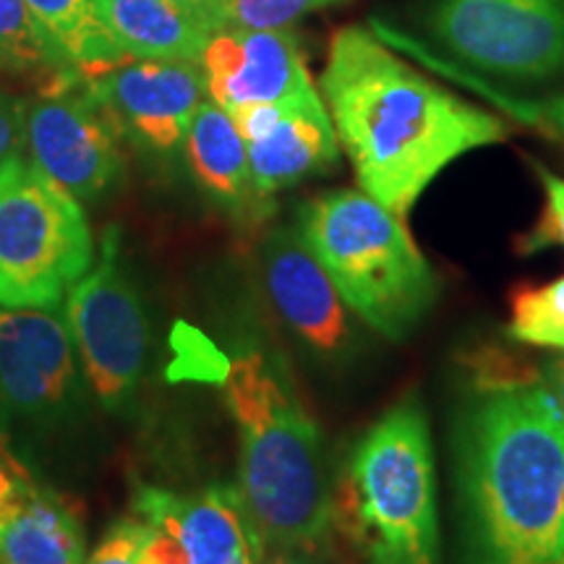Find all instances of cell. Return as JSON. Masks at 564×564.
Masks as SVG:
<instances>
[{
  "mask_svg": "<svg viewBox=\"0 0 564 564\" xmlns=\"http://www.w3.org/2000/svg\"><path fill=\"white\" fill-rule=\"evenodd\" d=\"M322 95L361 188L403 220L449 162L507 137L497 116L426 79L361 26L333 37Z\"/></svg>",
  "mask_w": 564,
  "mask_h": 564,
  "instance_id": "obj_1",
  "label": "cell"
},
{
  "mask_svg": "<svg viewBox=\"0 0 564 564\" xmlns=\"http://www.w3.org/2000/svg\"><path fill=\"white\" fill-rule=\"evenodd\" d=\"M457 481L478 564L564 554V421L539 382L481 387L457 421Z\"/></svg>",
  "mask_w": 564,
  "mask_h": 564,
  "instance_id": "obj_2",
  "label": "cell"
},
{
  "mask_svg": "<svg viewBox=\"0 0 564 564\" xmlns=\"http://www.w3.org/2000/svg\"><path fill=\"white\" fill-rule=\"evenodd\" d=\"M223 390L241 434L238 491L267 552L324 546L335 528V484L319 426L278 358H232Z\"/></svg>",
  "mask_w": 564,
  "mask_h": 564,
  "instance_id": "obj_3",
  "label": "cell"
},
{
  "mask_svg": "<svg viewBox=\"0 0 564 564\" xmlns=\"http://www.w3.org/2000/svg\"><path fill=\"white\" fill-rule=\"evenodd\" d=\"M335 528L371 564H436L434 453L415 398L390 408L358 440L335 486Z\"/></svg>",
  "mask_w": 564,
  "mask_h": 564,
  "instance_id": "obj_4",
  "label": "cell"
},
{
  "mask_svg": "<svg viewBox=\"0 0 564 564\" xmlns=\"http://www.w3.org/2000/svg\"><path fill=\"white\" fill-rule=\"evenodd\" d=\"M299 232L343 301L387 340H405L432 312L440 280L403 217L364 192H327L303 202Z\"/></svg>",
  "mask_w": 564,
  "mask_h": 564,
  "instance_id": "obj_5",
  "label": "cell"
},
{
  "mask_svg": "<svg viewBox=\"0 0 564 564\" xmlns=\"http://www.w3.org/2000/svg\"><path fill=\"white\" fill-rule=\"evenodd\" d=\"M95 238L74 194L32 160L0 165V306L58 312L91 270Z\"/></svg>",
  "mask_w": 564,
  "mask_h": 564,
  "instance_id": "obj_6",
  "label": "cell"
},
{
  "mask_svg": "<svg viewBox=\"0 0 564 564\" xmlns=\"http://www.w3.org/2000/svg\"><path fill=\"white\" fill-rule=\"evenodd\" d=\"M63 308L84 382L105 411L123 413L139 392L150 324L137 285L118 262L112 232L105 238L102 259L70 288Z\"/></svg>",
  "mask_w": 564,
  "mask_h": 564,
  "instance_id": "obj_7",
  "label": "cell"
},
{
  "mask_svg": "<svg viewBox=\"0 0 564 564\" xmlns=\"http://www.w3.org/2000/svg\"><path fill=\"white\" fill-rule=\"evenodd\" d=\"M436 45L491 76L549 79L564 70V0H436Z\"/></svg>",
  "mask_w": 564,
  "mask_h": 564,
  "instance_id": "obj_8",
  "label": "cell"
},
{
  "mask_svg": "<svg viewBox=\"0 0 564 564\" xmlns=\"http://www.w3.org/2000/svg\"><path fill=\"white\" fill-rule=\"evenodd\" d=\"M84 371L66 319L0 306V432L45 434L84 403Z\"/></svg>",
  "mask_w": 564,
  "mask_h": 564,
  "instance_id": "obj_9",
  "label": "cell"
},
{
  "mask_svg": "<svg viewBox=\"0 0 564 564\" xmlns=\"http://www.w3.org/2000/svg\"><path fill=\"white\" fill-rule=\"evenodd\" d=\"M26 110L30 160L79 202H95L121 178V131L79 74H53Z\"/></svg>",
  "mask_w": 564,
  "mask_h": 564,
  "instance_id": "obj_10",
  "label": "cell"
},
{
  "mask_svg": "<svg viewBox=\"0 0 564 564\" xmlns=\"http://www.w3.org/2000/svg\"><path fill=\"white\" fill-rule=\"evenodd\" d=\"M133 512L150 525L139 564H259L267 554L238 486L192 494L141 486Z\"/></svg>",
  "mask_w": 564,
  "mask_h": 564,
  "instance_id": "obj_11",
  "label": "cell"
},
{
  "mask_svg": "<svg viewBox=\"0 0 564 564\" xmlns=\"http://www.w3.org/2000/svg\"><path fill=\"white\" fill-rule=\"evenodd\" d=\"M84 79L121 137L160 158L183 147L207 95L199 61L118 63Z\"/></svg>",
  "mask_w": 564,
  "mask_h": 564,
  "instance_id": "obj_12",
  "label": "cell"
},
{
  "mask_svg": "<svg viewBox=\"0 0 564 564\" xmlns=\"http://www.w3.org/2000/svg\"><path fill=\"white\" fill-rule=\"evenodd\" d=\"M262 278L272 308L306 348L324 358H337L350 348L348 303L303 243L299 228L270 232L262 249Z\"/></svg>",
  "mask_w": 564,
  "mask_h": 564,
  "instance_id": "obj_13",
  "label": "cell"
},
{
  "mask_svg": "<svg viewBox=\"0 0 564 564\" xmlns=\"http://www.w3.org/2000/svg\"><path fill=\"white\" fill-rule=\"evenodd\" d=\"M199 66L207 95L223 110L280 102L314 87L301 45L288 30H228L212 34Z\"/></svg>",
  "mask_w": 564,
  "mask_h": 564,
  "instance_id": "obj_14",
  "label": "cell"
},
{
  "mask_svg": "<svg viewBox=\"0 0 564 564\" xmlns=\"http://www.w3.org/2000/svg\"><path fill=\"white\" fill-rule=\"evenodd\" d=\"M337 131L314 87L285 97L278 118L262 137L246 141L253 188L272 202L282 188L337 165Z\"/></svg>",
  "mask_w": 564,
  "mask_h": 564,
  "instance_id": "obj_15",
  "label": "cell"
},
{
  "mask_svg": "<svg viewBox=\"0 0 564 564\" xmlns=\"http://www.w3.org/2000/svg\"><path fill=\"white\" fill-rule=\"evenodd\" d=\"M183 150L196 183L225 212L249 225L270 215L272 202L253 188L249 150L228 110L204 100L188 126Z\"/></svg>",
  "mask_w": 564,
  "mask_h": 564,
  "instance_id": "obj_16",
  "label": "cell"
},
{
  "mask_svg": "<svg viewBox=\"0 0 564 564\" xmlns=\"http://www.w3.org/2000/svg\"><path fill=\"white\" fill-rule=\"evenodd\" d=\"M87 544L74 507L21 478L0 510V564H84Z\"/></svg>",
  "mask_w": 564,
  "mask_h": 564,
  "instance_id": "obj_17",
  "label": "cell"
},
{
  "mask_svg": "<svg viewBox=\"0 0 564 564\" xmlns=\"http://www.w3.org/2000/svg\"><path fill=\"white\" fill-rule=\"evenodd\" d=\"M100 11L131 61H199L212 37L171 0H100Z\"/></svg>",
  "mask_w": 564,
  "mask_h": 564,
  "instance_id": "obj_18",
  "label": "cell"
},
{
  "mask_svg": "<svg viewBox=\"0 0 564 564\" xmlns=\"http://www.w3.org/2000/svg\"><path fill=\"white\" fill-rule=\"evenodd\" d=\"M24 3L82 76H95L105 68L131 61L112 42L102 21L100 0H24Z\"/></svg>",
  "mask_w": 564,
  "mask_h": 564,
  "instance_id": "obj_19",
  "label": "cell"
},
{
  "mask_svg": "<svg viewBox=\"0 0 564 564\" xmlns=\"http://www.w3.org/2000/svg\"><path fill=\"white\" fill-rule=\"evenodd\" d=\"M76 68L40 26L24 0H0V74H45Z\"/></svg>",
  "mask_w": 564,
  "mask_h": 564,
  "instance_id": "obj_20",
  "label": "cell"
},
{
  "mask_svg": "<svg viewBox=\"0 0 564 564\" xmlns=\"http://www.w3.org/2000/svg\"><path fill=\"white\" fill-rule=\"evenodd\" d=\"M507 335L535 348L564 350V274L544 285L514 288Z\"/></svg>",
  "mask_w": 564,
  "mask_h": 564,
  "instance_id": "obj_21",
  "label": "cell"
},
{
  "mask_svg": "<svg viewBox=\"0 0 564 564\" xmlns=\"http://www.w3.org/2000/svg\"><path fill=\"white\" fill-rule=\"evenodd\" d=\"M333 0H230L228 26L232 30H285L306 11Z\"/></svg>",
  "mask_w": 564,
  "mask_h": 564,
  "instance_id": "obj_22",
  "label": "cell"
},
{
  "mask_svg": "<svg viewBox=\"0 0 564 564\" xmlns=\"http://www.w3.org/2000/svg\"><path fill=\"white\" fill-rule=\"evenodd\" d=\"M535 173L544 183L546 202L539 223L520 238L518 251L523 257H533V253L552 249V246H564V178L541 165H535Z\"/></svg>",
  "mask_w": 564,
  "mask_h": 564,
  "instance_id": "obj_23",
  "label": "cell"
},
{
  "mask_svg": "<svg viewBox=\"0 0 564 564\" xmlns=\"http://www.w3.org/2000/svg\"><path fill=\"white\" fill-rule=\"evenodd\" d=\"M147 535H150V525L137 514L116 520L95 552L84 556V564H139Z\"/></svg>",
  "mask_w": 564,
  "mask_h": 564,
  "instance_id": "obj_24",
  "label": "cell"
},
{
  "mask_svg": "<svg viewBox=\"0 0 564 564\" xmlns=\"http://www.w3.org/2000/svg\"><path fill=\"white\" fill-rule=\"evenodd\" d=\"M26 110L30 105L0 87V165L26 147Z\"/></svg>",
  "mask_w": 564,
  "mask_h": 564,
  "instance_id": "obj_25",
  "label": "cell"
},
{
  "mask_svg": "<svg viewBox=\"0 0 564 564\" xmlns=\"http://www.w3.org/2000/svg\"><path fill=\"white\" fill-rule=\"evenodd\" d=\"M171 3L178 6L183 13H188L209 34L228 30L230 0H171Z\"/></svg>",
  "mask_w": 564,
  "mask_h": 564,
  "instance_id": "obj_26",
  "label": "cell"
},
{
  "mask_svg": "<svg viewBox=\"0 0 564 564\" xmlns=\"http://www.w3.org/2000/svg\"><path fill=\"white\" fill-rule=\"evenodd\" d=\"M324 546L274 549V552H267L264 560L259 564H333L329 562V556L324 554Z\"/></svg>",
  "mask_w": 564,
  "mask_h": 564,
  "instance_id": "obj_27",
  "label": "cell"
},
{
  "mask_svg": "<svg viewBox=\"0 0 564 564\" xmlns=\"http://www.w3.org/2000/svg\"><path fill=\"white\" fill-rule=\"evenodd\" d=\"M531 123H539L541 129H546L549 133H554V137L564 139V95L539 105V108H533Z\"/></svg>",
  "mask_w": 564,
  "mask_h": 564,
  "instance_id": "obj_28",
  "label": "cell"
},
{
  "mask_svg": "<svg viewBox=\"0 0 564 564\" xmlns=\"http://www.w3.org/2000/svg\"><path fill=\"white\" fill-rule=\"evenodd\" d=\"M541 384H544L546 392L552 394L556 411H560L564 421V356L554 358L552 364H546L544 369H541Z\"/></svg>",
  "mask_w": 564,
  "mask_h": 564,
  "instance_id": "obj_29",
  "label": "cell"
},
{
  "mask_svg": "<svg viewBox=\"0 0 564 564\" xmlns=\"http://www.w3.org/2000/svg\"><path fill=\"white\" fill-rule=\"evenodd\" d=\"M19 486H21V478L13 476L11 470L0 463V510L11 502L13 494L19 491Z\"/></svg>",
  "mask_w": 564,
  "mask_h": 564,
  "instance_id": "obj_30",
  "label": "cell"
},
{
  "mask_svg": "<svg viewBox=\"0 0 564 564\" xmlns=\"http://www.w3.org/2000/svg\"><path fill=\"white\" fill-rule=\"evenodd\" d=\"M556 564H564V554L560 556V560H556Z\"/></svg>",
  "mask_w": 564,
  "mask_h": 564,
  "instance_id": "obj_31",
  "label": "cell"
},
{
  "mask_svg": "<svg viewBox=\"0 0 564 564\" xmlns=\"http://www.w3.org/2000/svg\"><path fill=\"white\" fill-rule=\"evenodd\" d=\"M333 3H337V0H333Z\"/></svg>",
  "mask_w": 564,
  "mask_h": 564,
  "instance_id": "obj_32",
  "label": "cell"
}]
</instances>
